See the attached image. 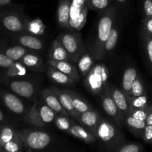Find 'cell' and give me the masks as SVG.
Masks as SVG:
<instances>
[{
  "label": "cell",
  "mask_w": 152,
  "mask_h": 152,
  "mask_svg": "<svg viewBox=\"0 0 152 152\" xmlns=\"http://www.w3.org/2000/svg\"><path fill=\"white\" fill-rule=\"evenodd\" d=\"M116 10L115 6L109 7L103 10L97 25V34L94 45V56L96 60L103 58V48L111 29L115 22Z\"/></svg>",
  "instance_id": "6da1fadb"
},
{
  "label": "cell",
  "mask_w": 152,
  "mask_h": 152,
  "mask_svg": "<svg viewBox=\"0 0 152 152\" xmlns=\"http://www.w3.org/2000/svg\"><path fill=\"white\" fill-rule=\"evenodd\" d=\"M96 140H99L107 151H111L115 147L124 142V136L119 128L109 120L101 117L96 129Z\"/></svg>",
  "instance_id": "7a4b0ae2"
},
{
  "label": "cell",
  "mask_w": 152,
  "mask_h": 152,
  "mask_svg": "<svg viewBox=\"0 0 152 152\" xmlns=\"http://www.w3.org/2000/svg\"><path fill=\"white\" fill-rule=\"evenodd\" d=\"M109 71L105 64L97 63L84 78L86 89L94 95H99L108 87Z\"/></svg>",
  "instance_id": "3957f363"
},
{
  "label": "cell",
  "mask_w": 152,
  "mask_h": 152,
  "mask_svg": "<svg viewBox=\"0 0 152 152\" xmlns=\"http://www.w3.org/2000/svg\"><path fill=\"white\" fill-rule=\"evenodd\" d=\"M56 113L49 108L42 99L34 102L29 112L25 115L24 122L37 128L45 127L47 125L54 122Z\"/></svg>",
  "instance_id": "277c9868"
},
{
  "label": "cell",
  "mask_w": 152,
  "mask_h": 152,
  "mask_svg": "<svg viewBox=\"0 0 152 152\" xmlns=\"http://www.w3.org/2000/svg\"><path fill=\"white\" fill-rule=\"evenodd\" d=\"M24 143V147L28 151H40L47 148L51 142V137L48 132L38 129H25L19 131Z\"/></svg>",
  "instance_id": "5b68a950"
},
{
  "label": "cell",
  "mask_w": 152,
  "mask_h": 152,
  "mask_svg": "<svg viewBox=\"0 0 152 152\" xmlns=\"http://www.w3.org/2000/svg\"><path fill=\"white\" fill-rule=\"evenodd\" d=\"M57 39L61 42L66 51L68 52L70 61L72 62H77L84 52L80 34H74L69 31L62 33Z\"/></svg>",
  "instance_id": "8992f818"
},
{
  "label": "cell",
  "mask_w": 152,
  "mask_h": 152,
  "mask_svg": "<svg viewBox=\"0 0 152 152\" xmlns=\"http://www.w3.org/2000/svg\"><path fill=\"white\" fill-rule=\"evenodd\" d=\"M101 99H102L101 102H102V108L105 112L109 117H111L119 126H121L122 123H123V117L111 96L108 86L102 92Z\"/></svg>",
  "instance_id": "52a82bcc"
},
{
  "label": "cell",
  "mask_w": 152,
  "mask_h": 152,
  "mask_svg": "<svg viewBox=\"0 0 152 152\" xmlns=\"http://www.w3.org/2000/svg\"><path fill=\"white\" fill-rule=\"evenodd\" d=\"M101 117L99 116L97 111L94 109H90L84 113L80 114V117L77 120L81 126L86 128L92 134L95 136L96 129L98 127Z\"/></svg>",
  "instance_id": "ba28073f"
},
{
  "label": "cell",
  "mask_w": 152,
  "mask_h": 152,
  "mask_svg": "<svg viewBox=\"0 0 152 152\" xmlns=\"http://www.w3.org/2000/svg\"><path fill=\"white\" fill-rule=\"evenodd\" d=\"M9 86L13 93L24 98H31L36 91V87L34 83L28 80H13L10 83Z\"/></svg>",
  "instance_id": "9c48e42d"
},
{
  "label": "cell",
  "mask_w": 152,
  "mask_h": 152,
  "mask_svg": "<svg viewBox=\"0 0 152 152\" xmlns=\"http://www.w3.org/2000/svg\"><path fill=\"white\" fill-rule=\"evenodd\" d=\"M110 93L113 99L115 102L116 105L118 107L119 110L121 112L122 115L124 117L125 116L129 114L131 111L130 102L127 95L123 91V90L115 87L114 86H108Z\"/></svg>",
  "instance_id": "30bf717a"
},
{
  "label": "cell",
  "mask_w": 152,
  "mask_h": 152,
  "mask_svg": "<svg viewBox=\"0 0 152 152\" xmlns=\"http://www.w3.org/2000/svg\"><path fill=\"white\" fill-rule=\"evenodd\" d=\"M42 99L43 102L58 114L69 117L68 111L63 108L59 98L57 97L51 88H45L42 91Z\"/></svg>",
  "instance_id": "8fae6325"
},
{
  "label": "cell",
  "mask_w": 152,
  "mask_h": 152,
  "mask_svg": "<svg viewBox=\"0 0 152 152\" xmlns=\"http://www.w3.org/2000/svg\"><path fill=\"white\" fill-rule=\"evenodd\" d=\"M47 64L48 65L54 67L59 71H62V73L72 78L74 81H80V74L79 73L78 69L74 66V64L71 63L69 61L54 60V59H49L48 60Z\"/></svg>",
  "instance_id": "7c38bea8"
},
{
  "label": "cell",
  "mask_w": 152,
  "mask_h": 152,
  "mask_svg": "<svg viewBox=\"0 0 152 152\" xmlns=\"http://www.w3.org/2000/svg\"><path fill=\"white\" fill-rule=\"evenodd\" d=\"M50 88L52 89V91L54 92L55 94L59 98L62 105L68 111L69 115L78 120L80 114L74 108V105H73L72 99H71L69 91L66 90H60L57 88Z\"/></svg>",
  "instance_id": "4fadbf2b"
},
{
  "label": "cell",
  "mask_w": 152,
  "mask_h": 152,
  "mask_svg": "<svg viewBox=\"0 0 152 152\" xmlns=\"http://www.w3.org/2000/svg\"><path fill=\"white\" fill-rule=\"evenodd\" d=\"M71 1L68 0H59L56 10V20L62 28L69 30Z\"/></svg>",
  "instance_id": "5bb4252c"
},
{
  "label": "cell",
  "mask_w": 152,
  "mask_h": 152,
  "mask_svg": "<svg viewBox=\"0 0 152 152\" xmlns=\"http://www.w3.org/2000/svg\"><path fill=\"white\" fill-rule=\"evenodd\" d=\"M1 23L3 27L10 32H22L26 31L27 23H25L17 15H6L3 17Z\"/></svg>",
  "instance_id": "9a60e30c"
},
{
  "label": "cell",
  "mask_w": 152,
  "mask_h": 152,
  "mask_svg": "<svg viewBox=\"0 0 152 152\" xmlns=\"http://www.w3.org/2000/svg\"><path fill=\"white\" fill-rule=\"evenodd\" d=\"M2 99L7 108L14 114H22L25 112V105L16 95L10 93H5L3 94Z\"/></svg>",
  "instance_id": "2e32d148"
},
{
  "label": "cell",
  "mask_w": 152,
  "mask_h": 152,
  "mask_svg": "<svg viewBox=\"0 0 152 152\" xmlns=\"http://www.w3.org/2000/svg\"><path fill=\"white\" fill-rule=\"evenodd\" d=\"M68 133L70 134L71 136L81 140L82 141L88 144L93 143L96 140V137L92 134L88 129L83 127V126L74 124V123L71 126Z\"/></svg>",
  "instance_id": "e0dca14e"
},
{
  "label": "cell",
  "mask_w": 152,
  "mask_h": 152,
  "mask_svg": "<svg viewBox=\"0 0 152 152\" xmlns=\"http://www.w3.org/2000/svg\"><path fill=\"white\" fill-rule=\"evenodd\" d=\"M137 76V71L134 67H129L123 72L122 78V90L129 98L131 96L132 84Z\"/></svg>",
  "instance_id": "ac0fdd59"
},
{
  "label": "cell",
  "mask_w": 152,
  "mask_h": 152,
  "mask_svg": "<svg viewBox=\"0 0 152 152\" xmlns=\"http://www.w3.org/2000/svg\"><path fill=\"white\" fill-rule=\"evenodd\" d=\"M47 74L52 81L57 83V84L64 85V86H66V85L71 86V85H74L76 83V81H74L72 78H71L68 75H66L62 71H59L51 65H48V67Z\"/></svg>",
  "instance_id": "d6986e66"
},
{
  "label": "cell",
  "mask_w": 152,
  "mask_h": 152,
  "mask_svg": "<svg viewBox=\"0 0 152 152\" xmlns=\"http://www.w3.org/2000/svg\"><path fill=\"white\" fill-rule=\"evenodd\" d=\"M48 58L54 60L70 61L68 52L58 39L53 40L48 53Z\"/></svg>",
  "instance_id": "ffe728a7"
},
{
  "label": "cell",
  "mask_w": 152,
  "mask_h": 152,
  "mask_svg": "<svg viewBox=\"0 0 152 152\" xmlns=\"http://www.w3.org/2000/svg\"><path fill=\"white\" fill-rule=\"evenodd\" d=\"M123 123L126 125L129 130L135 135L142 137L144 129L146 126L145 121H141L137 120L130 114H127L123 117Z\"/></svg>",
  "instance_id": "44dd1931"
},
{
  "label": "cell",
  "mask_w": 152,
  "mask_h": 152,
  "mask_svg": "<svg viewBox=\"0 0 152 152\" xmlns=\"http://www.w3.org/2000/svg\"><path fill=\"white\" fill-rule=\"evenodd\" d=\"M94 56L89 53H83L80 59L77 61V69L80 76L83 77H86L87 74L93 68L94 64Z\"/></svg>",
  "instance_id": "7402d4cb"
},
{
  "label": "cell",
  "mask_w": 152,
  "mask_h": 152,
  "mask_svg": "<svg viewBox=\"0 0 152 152\" xmlns=\"http://www.w3.org/2000/svg\"><path fill=\"white\" fill-rule=\"evenodd\" d=\"M21 45L32 50H40L43 48V43L40 39L33 35L25 34L17 39Z\"/></svg>",
  "instance_id": "603a6c76"
},
{
  "label": "cell",
  "mask_w": 152,
  "mask_h": 152,
  "mask_svg": "<svg viewBox=\"0 0 152 152\" xmlns=\"http://www.w3.org/2000/svg\"><path fill=\"white\" fill-rule=\"evenodd\" d=\"M19 62L23 64L26 68L33 70H40V68L42 69L43 67L42 58L33 52H28L19 59Z\"/></svg>",
  "instance_id": "cb8c5ba5"
},
{
  "label": "cell",
  "mask_w": 152,
  "mask_h": 152,
  "mask_svg": "<svg viewBox=\"0 0 152 152\" xmlns=\"http://www.w3.org/2000/svg\"><path fill=\"white\" fill-rule=\"evenodd\" d=\"M28 68L19 61L15 62L10 67L7 68L5 71V77L8 78L25 77L28 74Z\"/></svg>",
  "instance_id": "d4e9b609"
},
{
  "label": "cell",
  "mask_w": 152,
  "mask_h": 152,
  "mask_svg": "<svg viewBox=\"0 0 152 152\" xmlns=\"http://www.w3.org/2000/svg\"><path fill=\"white\" fill-rule=\"evenodd\" d=\"M119 39V30L118 28L114 26L111 29V33H110L109 36H108V39H107L106 42H105V45H104L103 48V57H105L108 53L112 51L116 47L118 42Z\"/></svg>",
  "instance_id": "484cf974"
},
{
  "label": "cell",
  "mask_w": 152,
  "mask_h": 152,
  "mask_svg": "<svg viewBox=\"0 0 152 152\" xmlns=\"http://www.w3.org/2000/svg\"><path fill=\"white\" fill-rule=\"evenodd\" d=\"M86 7V0H71L69 22L77 19L83 13Z\"/></svg>",
  "instance_id": "4316f807"
},
{
  "label": "cell",
  "mask_w": 152,
  "mask_h": 152,
  "mask_svg": "<svg viewBox=\"0 0 152 152\" xmlns=\"http://www.w3.org/2000/svg\"><path fill=\"white\" fill-rule=\"evenodd\" d=\"M69 94L71 96V99H72V103L74 108L80 114H82V113H84L86 111H88V110L91 109L92 108L91 106V105H89L86 100H84L83 98L80 97L75 92L69 91Z\"/></svg>",
  "instance_id": "83f0119b"
},
{
  "label": "cell",
  "mask_w": 152,
  "mask_h": 152,
  "mask_svg": "<svg viewBox=\"0 0 152 152\" xmlns=\"http://www.w3.org/2000/svg\"><path fill=\"white\" fill-rule=\"evenodd\" d=\"M29 50L30 49L22 45H16L6 49L4 53L13 61L16 62V61H19L24 55L26 54L29 51Z\"/></svg>",
  "instance_id": "f1b7e54d"
},
{
  "label": "cell",
  "mask_w": 152,
  "mask_h": 152,
  "mask_svg": "<svg viewBox=\"0 0 152 152\" xmlns=\"http://www.w3.org/2000/svg\"><path fill=\"white\" fill-rule=\"evenodd\" d=\"M2 147L4 151L7 152H19L23 149V148H25L23 141L20 135L19 134V132H17L16 136L11 140L4 144Z\"/></svg>",
  "instance_id": "f546056e"
},
{
  "label": "cell",
  "mask_w": 152,
  "mask_h": 152,
  "mask_svg": "<svg viewBox=\"0 0 152 152\" xmlns=\"http://www.w3.org/2000/svg\"><path fill=\"white\" fill-rule=\"evenodd\" d=\"M18 131L15 130L10 126H2L0 128V145H4L11 140L16 135Z\"/></svg>",
  "instance_id": "4dcf8cb0"
},
{
  "label": "cell",
  "mask_w": 152,
  "mask_h": 152,
  "mask_svg": "<svg viewBox=\"0 0 152 152\" xmlns=\"http://www.w3.org/2000/svg\"><path fill=\"white\" fill-rule=\"evenodd\" d=\"M54 123L59 130L68 132V131L74 124V122L70 120L68 116L57 114L54 120Z\"/></svg>",
  "instance_id": "1f68e13d"
},
{
  "label": "cell",
  "mask_w": 152,
  "mask_h": 152,
  "mask_svg": "<svg viewBox=\"0 0 152 152\" xmlns=\"http://www.w3.org/2000/svg\"><path fill=\"white\" fill-rule=\"evenodd\" d=\"M131 109H140V108H145L149 106L148 104V96L146 94H142L135 97H129Z\"/></svg>",
  "instance_id": "d6a6232c"
},
{
  "label": "cell",
  "mask_w": 152,
  "mask_h": 152,
  "mask_svg": "<svg viewBox=\"0 0 152 152\" xmlns=\"http://www.w3.org/2000/svg\"><path fill=\"white\" fill-rule=\"evenodd\" d=\"M143 151V146L140 144L131 142V143H122L117 145L111 151L114 152H141Z\"/></svg>",
  "instance_id": "836d02e7"
},
{
  "label": "cell",
  "mask_w": 152,
  "mask_h": 152,
  "mask_svg": "<svg viewBox=\"0 0 152 152\" xmlns=\"http://www.w3.org/2000/svg\"><path fill=\"white\" fill-rule=\"evenodd\" d=\"M111 0H86L88 9L92 10H105L109 7Z\"/></svg>",
  "instance_id": "e575fe53"
},
{
  "label": "cell",
  "mask_w": 152,
  "mask_h": 152,
  "mask_svg": "<svg viewBox=\"0 0 152 152\" xmlns=\"http://www.w3.org/2000/svg\"><path fill=\"white\" fill-rule=\"evenodd\" d=\"M26 31L32 34H42L45 31V26L40 19H35L27 23Z\"/></svg>",
  "instance_id": "d590c367"
},
{
  "label": "cell",
  "mask_w": 152,
  "mask_h": 152,
  "mask_svg": "<svg viewBox=\"0 0 152 152\" xmlns=\"http://www.w3.org/2000/svg\"><path fill=\"white\" fill-rule=\"evenodd\" d=\"M145 94V88H144L143 83H142L140 76L138 75L132 84L130 97L139 96L142 94Z\"/></svg>",
  "instance_id": "8d00e7d4"
},
{
  "label": "cell",
  "mask_w": 152,
  "mask_h": 152,
  "mask_svg": "<svg viewBox=\"0 0 152 152\" xmlns=\"http://www.w3.org/2000/svg\"><path fill=\"white\" fill-rule=\"evenodd\" d=\"M152 109V105H149L145 108H140V109H131L129 114L134 117L141 121H145L148 114Z\"/></svg>",
  "instance_id": "74e56055"
},
{
  "label": "cell",
  "mask_w": 152,
  "mask_h": 152,
  "mask_svg": "<svg viewBox=\"0 0 152 152\" xmlns=\"http://www.w3.org/2000/svg\"><path fill=\"white\" fill-rule=\"evenodd\" d=\"M143 38L147 58L152 69V37L143 33Z\"/></svg>",
  "instance_id": "f35d334b"
},
{
  "label": "cell",
  "mask_w": 152,
  "mask_h": 152,
  "mask_svg": "<svg viewBox=\"0 0 152 152\" xmlns=\"http://www.w3.org/2000/svg\"><path fill=\"white\" fill-rule=\"evenodd\" d=\"M14 62L15 61L8 57L7 55L0 53V68H7L11 66Z\"/></svg>",
  "instance_id": "ab89813d"
},
{
  "label": "cell",
  "mask_w": 152,
  "mask_h": 152,
  "mask_svg": "<svg viewBox=\"0 0 152 152\" xmlns=\"http://www.w3.org/2000/svg\"><path fill=\"white\" fill-rule=\"evenodd\" d=\"M144 19L152 17V0H144L143 1Z\"/></svg>",
  "instance_id": "60d3db41"
},
{
  "label": "cell",
  "mask_w": 152,
  "mask_h": 152,
  "mask_svg": "<svg viewBox=\"0 0 152 152\" xmlns=\"http://www.w3.org/2000/svg\"><path fill=\"white\" fill-rule=\"evenodd\" d=\"M142 25H143V33L152 37V17L143 19Z\"/></svg>",
  "instance_id": "b9f144b4"
},
{
  "label": "cell",
  "mask_w": 152,
  "mask_h": 152,
  "mask_svg": "<svg viewBox=\"0 0 152 152\" xmlns=\"http://www.w3.org/2000/svg\"><path fill=\"white\" fill-rule=\"evenodd\" d=\"M142 138L147 143H152V125H146L144 129Z\"/></svg>",
  "instance_id": "7bdbcfd3"
},
{
  "label": "cell",
  "mask_w": 152,
  "mask_h": 152,
  "mask_svg": "<svg viewBox=\"0 0 152 152\" xmlns=\"http://www.w3.org/2000/svg\"><path fill=\"white\" fill-rule=\"evenodd\" d=\"M145 123H146V125H152V109L148 114V117H147Z\"/></svg>",
  "instance_id": "ee69618b"
},
{
  "label": "cell",
  "mask_w": 152,
  "mask_h": 152,
  "mask_svg": "<svg viewBox=\"0 0 152 152\" xmlns=\"http://www.w3.org/2000/svg\"><path fill=\"white\" fill-rule=\"evenodd\" d=\"M10 0H0V4H7V2H9Z\"/></svg>",
  "instance_id": "f6af8a7d"
},
{
  "label": "cell",
  "mask_w": 152,
  "mask_h": 152,
  "mask_svg": "<svg viewBox=\"0 0 152 152\" xmlns=\"http://www.w3.org/2000/svg\"><path fill=\"white\" fill-rule=\"evenodd\" d=\"M3 120H4V114H3V113L1 112V111L0 110V122L2 121Z\"/></svg>",
  "instance_id": "bcb514c9"
},
{
  "label": "cell",
  "mask_w": 152,
  "mask_h": 152,
  "mask_svg": "<svg viewBox=\"0 0 152 152\" xmlns=\"http://www.w3.org/2000/svg\"><path fill=\"white\" fill-rule=\"evenodd\" d=\"M126 1H127V0H117V2L120 3V4H124V3L126 2Z\"/></svg>",
  "instance_id": "7dc6e473"
},
{
  "label": "cell",
  "mask_w": 152,
  "mask_h": 152,
  "mask_svg": "<svg viewBox=\"0 0 152 152\" xmlns=\"http://www.w3.org/2000/svg\"><path fill=\"white\" fill-rule=\"evenodd\" d=\"M3 151H4V148L2 147V145H0V152H3Z\"/></svg>",
  "instance_id": "c3c4849f"
},
{
  "label": "cell",
  "mask_w": 152,
  "mask_h": 152,
  "mask_svg": "<svg viewBox=\"0 0 152 152\" xmlns=\"http://www.w3.org/2000/svg\"><path fill=\"white\" fill-rule=\"evenodd\" d=\"M68 1H71V0H68Z\"/></svg>",
  "instance_id": "681fc988"
}]
</instances>
